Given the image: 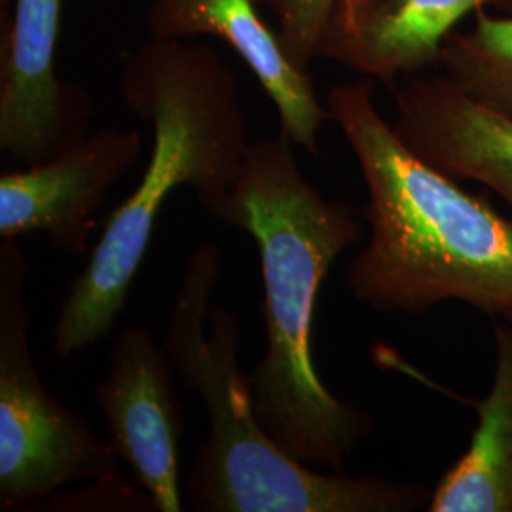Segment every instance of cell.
<instances>
[{"label": "cell", "mask_w": 512, "mask_h": 512, "mask_svg": "<svg viewBox=\"0 0 512 512\" xmlns=\"http://www.w3.org/2000/svg\"><path fill=\"white\" fill-rule=\"evenodd\" d=\"M173 374L171 357L156 346L152 332L129 327L112 346L107 380L95 387L109 442L156 512L183 509L179 448L186 423Z\"/></svg>", "instance_id": "7"}, {"label": "cell", "mask_w": 512, "mask_h": 512, "mask_svg": "<svg viewBox=\"0 0 512 512\" xmlns=\"http://www.w3.org/2000/svg\"><path fill=\"white\" fill-rule=\"evenodd\" d=\"M431 512H512V325L495 327L494 382L469 448L440 478Z\"/></svg>", "instance_id": "12"}, {"label": "cell", "mask_w": 512, "mask_h": 512, "mask_svg": "<svg viewBox=\"0 0 512 512\" xmlns=\"http://www.w3.org/2000/svg\"><path fill=\"white\" fill-rule=\"evenodd\" d=\"M224 258L213 241L188 258L169 315L165 349L175 374L200 393L209 418L188 478L200 512H412L433 492L414 482L321 473L291 458L260 425L249 374L239 366L241 325L211 298Z\"/></svg>", "instance_id": "4"}, {"label": "cell", "mask_w": 512, "mask_h": 512, "mask_svg": "<svg viewBox=\"0 0 512 512\" xmlns=\"http://www.w3.org/2000/svg\"><path fill=\"white\" fill-rule=\"evenodd\" d=\"M255 2L258 6H268L275 14H279L283 6V0H255Z\"/></svg>", "instance_id": "15"}, {"label": "cell", "mask_w": 512, "mask_h": 512, "mask_svg": "<svg viewBox=\"0 0 512 512\" xmlns=\"http://www.w3.org/2000/svg\"><path fill=\"white\" fill-rule=\"evenodd\" d=\"M393 129L406 147L456 181H475L512 209V120L480 105L446 76L395 86Z\"/></svg>", "instance_id": "10"}, {"label": "cell", "mask_w": 512, "mask_h": 512, "mask_svg": "<svg viewBox=\"0 0 512 512\" xmlns=\"http://www.w3.org/2000/svg\"><path fill=\"white\" fill-rule=\"evenodd\" d=\"M488 6H512V0H340L317 57L395 90L401 76L437 65L459 21Z\"/></svg>", "instance_id": "11"}, {"label": "cell", "mask_w": 512, "mask_h": 512, "mask_svg": "<svg viewBox=\"0 0 512 512\" xmlns=\"http://www.w3.org/2000/svg\"><path fill=\"white\" fill-rule=\"evenodd\" d=\"M437 65L461 92L512 120V16L480 8L469 31L446 38Z\"/></svg>", "instance_id": "13"}, {"label": "cell", "mask_w": 512, "mask_h": 512, "mask_svg": "<svg viewBox=\"0 0 512 512\" xmlns=\"http://www.w3.org/2000/svg\"><path fill=\"white\" fill-rule=\"evenodd\" d=\"M294 147L283 131L253 141L217 220L247 232L260 255L266 351L249 374L260 425L296 461L346 473L374 416L319 378L313 317L334 260L363 239L361 211L311 186Z\"/></svg>", "instance_id": "1"}, {"label": "cell", "mask_w": 512, "mask_h": 512, "mask_svg": "<svg viewBox=\"0 0 512 512\" xmlns=\"http://www.w3.org/2000/svg\"><path fill=\"white\" fill-rule=\"evenodd\" d=\"M255 0H150L148 35L160 40L217 37L253 71L279 114L281 131L296 147L319 154V131L332 122L310 71L294 67L256 10Z\"/></svg>", "instance_id": "9"}, {"label": "cell", "mask_w": 512, "mask_h": 512, "mask_svg": "<svg viewBox=\"0 0 512 512\" xmlns=\"http://www.w3.org/2000/svg\"><path fill=\"white\" fill-rule=\"evenodd\" d=\"M327 109L365 179L370 238L348 289L382 313H423L456 300L512 315V220L404 145L374 101V80L330 88Z\"/></svg>", "instance_id": "3"}, {"label": "cell", "mask_w": 512, "mask_h": 512, "mask_svg": "<svg viewBox=\"0 0 512 512\" xmlns=\"http://www.w3.org/2000/svg\"><path fill=\"white\" fill-rule=\"evenodd\" d=\"M349 2H357V4H368V2H376V0H349Z\"/></svg>", "instance_id": "16"}, {"label": "cell", "mask_w": 512, "mask_h": 512, "mask_svg": "<svg viewBox=\"0 0 512 512\" xmlns=\"http://www.w3.org/2000/svg\"><path fill=\"white\" fill-rule=\"evenodd\" d=\"M141 150L139 131L110 126L88 133L50 162L4 171L0 238L46 234L57 251L86 253L97 226L95 211L137 164Z\"/></svg>", "instance_id": "8"}, {"label": "cell", "mask_w": 512, "mask_h": 512, "mask_svg": "<svg viewBox=\"0 0 512 512\" xmlns=\"http://www.w3.org/2000/svg\"><path fill=\"white\" fill-rule=\"evenodd\" d=\"M503 321H509V323H511V325H512V315H511V317H509V319H503Z\"/></svg>", "instance_id": "17"}, {"label": "cell", "mask_w": 512, "mask_h": 512, "mask_svg": "<svg viewBox=\"0 0 512 512\" xmlns=\"http://www.w3.org/2000/svg\"><path fill=\"white\" fill-rule=\"evenodd\" d=\"M61 4L14 0L2 33L0 150L23 165L54 160L90 128L88 93L55 71Z\"/></svg>", "instance_id": "6"}, {"label": "cell", "mask_w": 512, "mask_h": 512, "mask_svg": "<svg viewBox=\"0 0 512 512\" xmlns=\"http://www.w3.org/2000/svg\"><path fill=\"white\" fill-rule=\"evenodd\" d=\"M122 99L152 128L147 169L107 222L69 289L52 329V353L67 359L109 334L126 306L167 198L188 186L217 219L251 148L238 78L198 40L148 38L126 57Z\"/></svg>", "instance_id": "2"}, {"label": "cell", "mask_w": 512, "mask_h": 512, "mask_svg": "<svg viewBox=\"0 0 512 512\" xmlns=\"http://www.w3.org/2000/svg\"><path fill=\"white\" fill-rule=\"evenodd\" d=\"M27 260L18 239L0 245V509L18 511L80 480L118 473L110 442L46 389L31 357Z\"/></svg>", "instance_id": "5"}, {"label": "cell", "mask_w": 512, "mask_h": 512, "mask_svg": "<svg viewBox=\"0 0 512 512\" xmlns=\"http://www.w3.org/2000/svg\"><path fill=\"white\" fill-rule=\"evenodd\" d=\"M340 0H283L279 29L275 31L281 48L294 67L310 71L319 42L334 8Z\"/></svg>", "instance_id": "14"}]
</instances>
